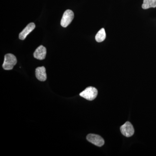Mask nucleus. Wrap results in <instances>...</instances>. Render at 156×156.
Listing matches in <instances>:
<instances>
[{
    "label": "nucleus",
    "mask_w": 156,
    "mask_h": 156,
    "mask_svg": "<svg viewBox=\"0 0 156 156\" xmlns=\"http://www.w3.org/2000/svg\"><path fill=\"white\" fill-rule=\"evenodd\" d=\"M17 62L16 56L11 53H9L5 55L2 67L4 69L10 70L13 69L14 66L17 64Z\"/></svg>",
    "instance_id": "nucleus-1"
},
{
    "label": "nucleus",
    "mask_w": 156,
    "mask_h": 156,
    "mask_svg": "<svg viewBox=\"0 0 156 156\" xmlns=\"http://www.w3.org/2000/svg\"><path fill=\"white\" fill-rule=\"evenodd\" d=\"M80 96L89 101L94 100L98 95L97 89L95 87H90L81 92Z\"/></svg>",
    "instance_id": "nucleus-2"
},
{
    "label": "nucleus",
    "mask_w": 156,
    "mask_h": 156,
    "mask_svg": "<svg viewBox=\"0 0 156 156\" xmlns=\"http://www.w3.org/2000/svg\"><path fill=\"white\" fill-rule=\"evenodd\" d=\"M74 17V13L71 10H67L65 11L60 23L62 26L63 27H67L72 21Z\"/></svg>",
    "instance_id": "nucleus-3"
},
{
    "label": "nucleus",
    "mask_w": 156,
    "mask_h": 156,
    "mask_svg": "<svg viewBox=\"0 0 156 156\" xmlns=\"http://www.w3.org/2000/svg\"><path fill=\"white\" fill-rule=\"evenodd\" d=\"M120 130L122 134L126 137L132 136L134 133V127L129 122H126L123 126H121Z\"/></svg>",
    "instance_id": "nucleus-4"
},
{
    "label": "nucleus",
    "mask_w": 156,
    "mask_h": 156,
    "mask_svg": "<svg viewBox=\"0 0 156 156\" xmlns=\"http://www.w3.org/2000/svg\"><path fill=\"white\" fill-rule=\"evenodd\" d=\"M87 139L89 142L98 147L102 146L104 144V140L99 135L95 134H89L87 136Z\"/></svg>",
    "instance_id": "nucleus-5"
},
{
    "label": "nucleus",
    "mask_w": 156,
    "mask_h": 156,
    "mask_svg": "<svg viewBox=\"0 0 156 156\" xmlns=\"http://www.w3.org/2000/svg\"><path fill=\"white\" fill-rule=\"evenodd\" d=\"M35 27V24L34 23H29L26 27L19 34V39L21 40H25L29 34H30L34 29Z\"/></svg>",
    "instance_id": "nucleus-6"
},
{
    "label": "nucleus",
    "mask_w": 156,
    "mask_h": 156,
    "mask_svg": "<svg viewBox=\"0 0 156 156\" xmlns=\"http://www.w3.org/2000/svg\"><path fill=\"white\" fill-rule=\"evenodd\" d=\"M47 49L44 46L41 45L37 48L34 53V57L39 60H43L46 57Z\"/></svg>",
    "instance_id": "nucleus-7"
},
{
    "label": "nucleus",
    "mask_w": 156,
    "mask_h": 156,
    "mask_svg": "<svg viewBox=\"0 0 156 156\" xmlns=\"http://www.w3.org/2000/svg\"><path fill=\"white\" fill-rule=\"evenodd\" d=\"M36 76L39 80L44 82L47 79L46 69L44 66L37 68L35 71Z\"/></svg>",
    "instance_id": "nucleus-8"
},
{
    "label": "nucleus",
    "mask_w": 156,
    "mask_h": 156,
    "mask_svg": "<svg viewBox=\"0 0 156 156\" xmlns=\"http://www.w3.org/2000/svg\"><path fill=\"white\" fill-rule=\"evenodd\" d=\"M156 7V0H144L142 8L144 9H147Z\"/></svg>",
    "instance_id": "nucleus-9"
},
{
    "label": "nucleus",
    "mask_w": 156,
    "mask_h": 156,
    "mask_svg": "<svg viewBox=\"0 0 156 156\" xmlns=\"http://www.w3.org/2000/svg\"><path fill=\"white\" fill-rule=\"evenodd\" d=\"M106 33L104 29L101 28L95 36V40L96 41L100 43L103 41L106 38Z\"/></svg>",
    "instance_id": "nucleus-10"
}]
</instances>
